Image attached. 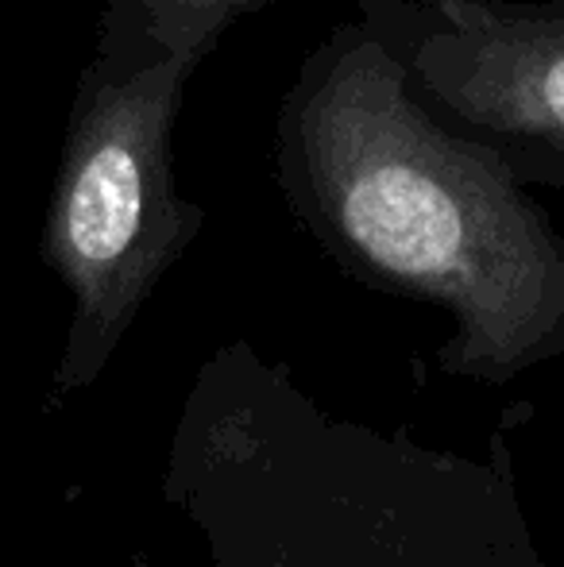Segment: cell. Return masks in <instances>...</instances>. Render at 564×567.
<instances>
[{"label": "cell", "instance_id": "obj_3", "mask_svg": "<svg viewBox=\"0 0 564 567\" xmlns=\"http://www.w3.org/2000/svg\"><path fill=\"white\" fill-rule=\"evenodd\" d=\"M418 101L526 182H564V12L519 0H356Z\"/></svg>", "mask_w": 564, "mask_h": 567}, {"label": "cell", "instance_id": "obj_1", "mask_svg": "<svg viewBox=\"0 0 564 567\" xmlns=\"http://www.w3.org/2000/svg\"><path fill=\"white\" fill-rule=\"evenodd\" d=\"M275 174L340 262L457 317L449 355L464 371L503 379L564 340V236L499 151L410 93L360 20L301 59Z\"/></svg>", "mask_w": 564, "mask_h": 567}, {"label": "cell", "instance_id": "obj_2", "mask_svg": "<svg viewBox=\"0 0 564 567\" xmlns=\"http://www.w3.org/2000/svg\"><path fill=\"white\" fill-rule=\"evenodd\" d=\"M225 20L182 0H105L70 97L43 259L74 298L62 382H85L205 225L174 182V124Z\"/></svg>", "mask_w": 564, "mask_h": 567}, {"label": "cell", "instance_id": "obj_5", "mask_svg": "<svg viewBox=\"0 0 564 567\" xmlns=\"http://www.w3.org/2000/svg\"><path fill=\"white\" fill-rule=\"evenodd\" d=\"M519 4H542V8H561L564 12V0H519Z\"/></svg>", "mask_w": 564, "mask_h": 567}, {"label": "cell", "instance_id": "obj_4", "mask_svg": "<svg viewBox=\"0 0 564 567\" xmlns=\"http://www.w3.org/2000/svg\"><path fill=\"white\" fill-rule=\"evenodd\" d=\"M182 4H189V8H202V12L217 16V20H225L228 28H233V23L240 20V16L259 12V8L275 4V0H182Z\"/></svg>", "mask_w": 564, "mask_h": 567}]
</instances>
